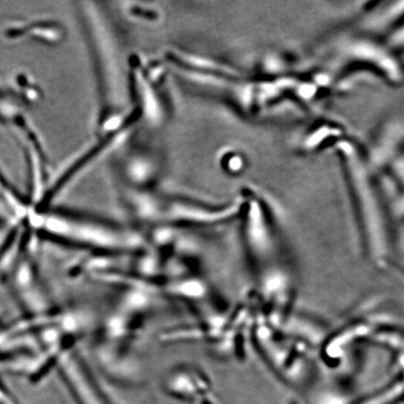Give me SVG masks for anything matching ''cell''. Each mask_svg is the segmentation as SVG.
<instances>
[{
  "label": "cell",
  "mask_w": 404,
  "mask_h": 404,
  "mask_svg": "<svg viewBox=\"0 0 404 404\" xmlns=\"http://www.w3.org/2000/svg\"><path fill=\"white\" fill-rule=\"evenodd\" d=\"M134 213L141 221L162 227L210 226L225 219L224 211L188 201L140 197L134 200Z\"/></svg>",
  "instance_id": "7a4b0ae2"
},
{
  "label": "cell",
  "mask_w": 404,
  "mask_h": 404,
  "mask_svg": "<svg viewBox=\"0 0 404 404\" xmlns=\"http://www.w3.org/2000/svg\"><path fill=\"white\" fill-rule=\"evenodd\" d=\"M48 231L61 241L108 255L134 254L147 246L146 235L138 229L92 217L57 216Z\"/></svg>",
  "instance_id": "6da1fadb"
},
{
  "label": "cell",
  "mask_w": 404,
  "mask_h": 404,
  "mask_svg": "<svg viewBox=\"0 0 404 404\" xmlns=\"http://www.w3.org/2000/svg\"><path fill=\"white\" fill-rule=\"evenodd\" d=\"M404 2L387 3L382 8H376L363 25L365 34L378 38L380 35H390L403 26Z\"/></svg>",
  "instance_id": "277c9868"
},
{
  "label": "cell",
  "mask_w": 404,
  "mask_h": 404,
  "mask_svg": "<svg viewBox=\"0 0 404 404\" xmlns=\"http://www.w3.org/2000/svg\"><path fill=\"white\" fill-rule=\"evenodd\" d=\"M376 39L365 34L340 42L334 50L333 62L340 66L353 63L370 66L392 84H399L403 80L402 66L390 48L380 44Z\"/></svg>",
  "instance_id": "3957f363"
}]
</instances>
